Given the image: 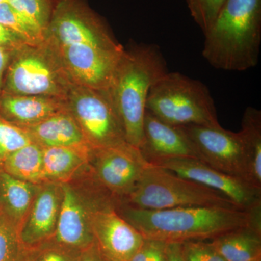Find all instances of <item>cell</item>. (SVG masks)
Here are the masks:
<instances>
[{
	"instance_id": "15",
	"label": "cell",
	"mask_w": 261,
	"mask_h": 261,
	"mask_svg": "<svg viewBox=\"0 0 261 261\" xmlns=\"http://www.w3.org/2000/svg\"><path fill=\"white\" fill-rule=\"evenodd\" d=\"M140 151L146 161L152 165L172 159L201 161L195 146L180 127L168 124L147 111Z\"/></svg>"
},
{
	"instance_id": "25",
	"label": "cell",
	"mask_w": 261,
	"mask_h": 261,
	"mask_svg": "<svg viewBox=\"0 0 261 261\" xmlns=\"http://www.w3.org/2000/svg\"><path fill=\"white\" fill-rule=\"evenodd\" d=\"M0 23L14 33L27 45H37L44 42L30 24L8 3L0 4Z\"/></svg>"
},
{
	"instance_id": "4",
	"label": "cell",
	"mask_w": 261,
	"mask_h": 261,
	"mask_svg": "<svg viewBox=\"0 0 261 261\" xmlns=\"http://www.w3.org/2000/svg\"><path fill=\"white\" fill-rule=\"evenodd\" d=\"M202 56L216 69L256 66L261 44V0H226L204 32Z\"/></svg>"
},
{
	"instance_id": "16",
	"label": "cell",
	"mask_w": 261,
	"mask_h": 261,
	"mask_svg": "<svg viewBox=\"0 0 261 261\" xmlns=\"http://www.w3.org/2000/svg\"><path fill=\"white\" fill-rule=\"evenodd\" d=\"M67 108L63 98L0 93V117L18 127L35 124Z\"/></svg>"
},
{
	"instance_id": "6",
	"label": "cell",
	"mask_w": 261,
	"mask_h": 261,
	"mask_svg": "<svg viewBox=\"0 0 261 261\" xmlns=\"http://www.w3.org/2000/svg\"><path fill=\"white\" fill-rule=\"evenodd\" d=\"M121 202L147 210L180 207L241 209L221 192L150 163L135 190Z\"/></svg>"
},
{
	"instance_id": "26",
	"label": "cell",
	"mask_w": 261,
	"mask_h": 261,
	"mask_svg": "<svg viewBox=\"0 0 261 261\" xmlns=\"http://www.w3.org/2000/svg\"><path fill=\"white\" fill-rule=\"evenodd\" d=\"M81 252L50 240L25 250L23 261H77Z\"/></svg>"
},
{
	"instance_id": "35",
	"label": "cell",
	"mask_w": 261,
	"mask_h": 261,
	"mask_svg": "<svg viewBox=\"0 0 261 261\" xmlns=\"http://www.w3.org/2000/svg\"><path fill=\"white\" fill-rule=\"evenodd\" d=\"M8 0H0V4H3V3H8Z\"/></svg>"
},
{
	"instance_id": "20",
	"label": "cell",
	"mask_w": 261,
	"mask_h": 261,
	"mask_svg": "<svg viewBox=\"0 0 261 261\" xmlns=\"http://www.w3.org/2000/svg\"><path fill=\"white\" fill-rule=\"evenodd\" d=\"M39 185L10 176L0 169V207L18 227L28 214Z\"/></svg>"
},
{
	"instance_id": "5",
	"label": "cell",
	"mask_w": 261,
	"mask_h": 261,
	"mask_svg": "<svg viewBox=\"0 0 261 261\" xmlns=\"http://www.w3.org/2000/svg\"><path fill=\"white\" fill-rule=\"evenodd\" d=\"M146 111L173 126H221L208 88L178 72H168L152 86Z\"/></svg>"
},
{
	"instance_id": "32",
	"label": "cell",
	"mask_w": 261,
	"mask_h": 261,
	"mask_svg": "<svg viewBox=\"0 0 261 261\" xmlns=\"http://www.w3.org/2000/svg\"><path fill=\"white\" fill-rule=\"evenodd\" d=\"M77 261H109L106 258L97 248L95 243L92 246L82 250Z\"/></svg>"
},
{
	"instance_id": "11",
	"label": "cell",
	"mask_w": 261,
	"mask_h": 261,
	"mask_svg": "<svg viewBox=\"0 0 261 261\" xmlns=\"http://www.w3.org/2000/svg\"><path fill=\"white\" fill-rule=\"evenodd\" d=\"M147 164L140 149L126 144L93 149L89 173L117 202H121L135 190Z\"/></svg>"
},
{
	"instance_id": "36",
	"label": "cell",
	"mask_w": 261,
	"mask_h": 261,
	"mask_svg": "<svg viewBox=\"0 0 261 261\" xmlns=\"http://www.w3.org/2000/svg\"><path fill=\"white\" fill-rule=\"evenodd\" d=\"M0 212H1V207H0Z\"/></svg>"
},
{
	"instance_id": "29",
	"label": "cell",
	"mask_w": 261,
	"mask_h": 261,
	"mask_svg": "<svg viewBox=\"0 0 261 261\" xmlns=\"http://www.w3.org/2000/svg\"><path fill=\"white\" fill-rule=\"evenodd\" d=\"M181 250L185 261H226L207 240L184 242Z\"/></svg>"
},
{
	"instance_id": "13",
	"label": "cell",
	"mask_w": 261,
	"mask_h": 261,
	"mask_svg": "<svg viewBox=\"0 0 261 261\" xmlns=\"http://www.w3.org/2000/svg\"><path fill=\"white\" fill-rule=\"evenodd\" d=\"M116 205L98 207L92 216L94 243L109 261H129L142 246V233L118 214Z\"/></svg>"
},
{
	"instance_id": "18",
	"label": "cell",
	"mask_w": 261,
	"mask_h": 261,
	"mask_svg": "<svg viewBox=\"0 0 261 261\" xmlns=\"http://www.w3.org/2000/svg\"><path fill=\"white\" fill-rule=\"evenodd\" d=\"M44 183H71L83 170L89 169L90 147H42Z\"/></svg>"
},
{
	"instance_id": "34",
	"label": "cell",
	"mask_w": 261,
	"mask_h": 261,
	"mask_svg": "<svg viewBox=\"0 0 261 261\" xmlns=\"http://www.w3.org/2000/svg\"><path fill=\"white\" fill-rule=\"evenodd\" d=\"M12 55L13 54H11L10 51L0 47V93L3 90L5 72H6L7 68L9 64Z\"/></svg>"
},
{
	"instance_id": "14",
	"label": "cell",
	"mask_w": 261,
	"mask_h": 261,
	"mask_svg": "<svg viewBox=\"0 0 261 261\" xmlns=\"http://www.w3.org/2000/svg\"><path fill=\"white\" fill-rule=\"evenodd\" d=\"M62 197L61 184L45 182L39 185L28 214L19 227V237L24 250L34 248L53 239Z\"/></svg>"
},
{
	"instance_id": "30",
	"label": "cell",
	"mask_w": 261,
	"mask_h": 261,
	"mask_svg": "<svg viewBox=\"0 0 261 261\" xmlns=\"http://www.w3.org/2000/svg\"><path fill=\"white\" fill-rule=\"evenodd\" d=\"M166 243L145 239L140 248L129 261H165Z\"/></svg>"
},
{
	"instance_id": "1",
	"label": "cell",
	"mask_w": 261,
	"mask_h": 261,
	"mask_svg": "<svg viewBox=\"0 0 261 261\" xmlns=\"http://www.w3.org/2000/svg\"><path fill=\"white\" fill-rule=\"evenodd\" d=\"M44 42L70 80L107 91L125 48L83 0H57Z\"/></svg>"
},
{
	"instance_id": "2",
	"label": "cell",
	"mask_w": 261,
	"mask_h": 261,
	"mask_svg": "<svg viewBox=\"0 0 261 261\" xmlns=\"http://www.w3.org/2000/svg\"><path fill=\"white\" fill-rule=\"evenodd\" d=\"M116 208L144 238L165 243L211 240L231 230L261 222V207L250 211L216 207L147 210L119 202Z\"/></svg>"
},
{
	"instance_id": "37",
	"label": "cell",
	"mask_w": 261,
	"mask_h": 261,
	"mask_svg": "<svg viewBox=\"0 0 261 261\" xmlns=\"http://www.w3.org/2000/svg\"><path fill=\"white\" fill-rule=\"evenodd\" d=\"M23 260H22V261H23Z\"/></svg>"
},
{
	"instance_id": "33",
	"label": "cell",
	"mask_w": 261,
	"mask_h": 261,
	"mask_svg": "<svg viewBox=\"0 0 261 261\" xmlns=\"http://www.w3.org/2000/svg\"><path fill=\"white\" fill-rule=\"evenodd\" d=\"M165 261H185L181 243H166Z\"/></svg>"
},
{
	"instance_id": "31",
	"label": "cell",
	"mask_w": 261,
	"mask_h": 261,
	"mask_svg": "<svg viewBox=\"0 0 261 261\" xmlns=\"http://www.w3.org/2000/svg\"><path fill=\"white\" fill-rule=\"evenodd\" d=\"M25 45L27 44L20 38L0 23V47L13 54Z\"/></svg>"
},
{
	"instance_id": "17",
	"label": "cell",
	"mask_w": 261,
	"mask_h": 261,
	"mask_svg": "<svg viewBox=\"0 0 261 261\" xmlns=\"http://www.w3.org/2000/svg\"><path fill=\"white\" fill-rule=\"evenodd\" d=\"M20 128L25 130L32 142L42 147L92 148L68 108L35 124Z\"/></svg>"
},
{
	"instance_id": "22",
	"label": "cell",
	"mask_w": 261,
	"mask_h": 261,
	"mask_svg": "<svg viewBox=\"0 0 261 261\" xmlns=\"http://www.w3.org/2000/svg\"><path fill=\"white\" fill-rule=\"evenodd\" d=\"M240 133L250 158L252 181L261 189V111L248 107L244 113Z\"/></svg>"
},
{
	"instance_id": "21",
	"label": "cell",
	"mask_w": 261,
	"mask_h": 261,
	"mask_svg": "<svg viewBox=\"0 0 261 261\" xmlns=\"http://www.w3.org/2000/svg\"><path fill=\"white\" fill-rule=\"evenodd\" d=\"M42 147L32 142L8 156L0 169L13 177L42 185Z\"/></svg>"
},
{
	"instance_id": "24",
	"label": "cell",
	"mask_w": 261,
	"mask_h": 261,
	"mask_svg": "<svg viewBox=\"0 0 261 261\" xmlns=\"http://www.w3.org/2000/svg\"><path fill=\"white\" fill-rule=\"evenodd\" d=\"M24 253L18 226L0 212V261H22Z\"/></svg>"
},
{
	"instance_id": "19",
	"label": "cell",
	"mask_w": 261,
	"mask_h": 261,
	"mask_svg": "<svg viewBox=\"0 0 261 261\" xmlns=\"http://www.w3.org/2000/svg\"><path fill=\"white\" fill-rule=\"evenodd\" d=\"M210 242L226 261H261V222L231 230Z\"/></svg>"
},
{
	"instance_id": "7",
	"label": "cell",
	"mask_w": 261,
	"mask_h": 261,
	"mask_svg": "<svg viewBox=\"0 0 261 261\" xmlns=\"http://www.w3.org/2000/svg\"><path fill=\"white\" fill-rule=\"evenodd\" d=\"M11 58L2 92L66 99L73 82L45 42L25 45Z\"/></svg>"
},
{
	"instance_id": "12",
	"label": "cell",
	"mask_w": 261,
	"mask_h": 261,
	"mask_svg": "<svg viewBox=\"0 0 261 261\" xmlns=\"http://www.w3.org/2000/svg\"><path fill=\"white\" fill-rule=\"evenodd\" d=\"M155 165L221 192L243 210L261 207L260 189L242 178L221 172L199 160H167Z\"/></svg>"
},
{
	"instance_id": "10",
	"label": "cell",
	"mask_w": 261,
	"mask_h": 261,
	"mask_svg": "<svg viewBox=\"0 0 261 261\" xmlns=\"http://www.w3.org/2000/svg\"><path fill=\"white\" fill-rule=\"evenodd\" d=\"M179 127L195 146L201 161L254 186L250 158L240 132L224 129L221 126L187 125Z\"/></svg>"
},
{
	"instance_id": "27",
	"label": "cell",
	"mask_w": 261,
	"mask_h": 261,
	"mask_svg": "<svg viewBox=\"0 0 261 261\" xmlns=\"http://www.w3.org/2000/svg\"><path fill=\"white\" fill-rule=\"evenodd\" d=\"M31 142L23 128L0 117V166L8 156Z\"/></svg>"
},
{
	"instance_id": "9",
	"label": "cell",
	"mask_w": 261,
	"mask_h": 261,
	"mask_svg": "<svg viewBox=\"0 0 261 261\" xmlns=\"http://www.w3.org/2000/svg\"><path fill=\"white\" fill-rule=\"evenodd\" d=\"M61 186V210L51 240L81 252L94 244L91 223L94 211L102 206L116 205V201L97 182L84 195L71 183Z\"/></svg>"
},
{
	"instance_id": "8",
	"label": "cell",
	"mask_w": 261,
	"mask_h": 261,
	"mask_svg": "<svg viewBox=\"0 0 261 261\" xmlns=\"http://www.w3.org/2000/svg\"><path fill=\"white\" fill-rule=\"evenodd\" d=\"M66 99L68 110L92 149L128 144L121 121L106 91L73 83Z\"/></svg>"
},
{
	"instance_id": "28",
	"label": "cell",
	"mask_w": 261,
	"mask_h": 261,
	"mask_svg": "<svg viewBox=\"0 0 261 261\" xmlns=\"http://www.w3.org/2000/svg\"><path fill=\"white\" fill-rule=\"evenodd\" d=\"M192 18L205 32L217 16L226 0H185Z\"/></svg>"
},
{
	"instance_id": "3",
	"label": "cell",
	"mask_w": 261,
	"mask_h": 261,
	"mask_svg": "<svg viewBox=\"0 0 261 261\" xmlns=\"http://www.w3.org/2000/svg\"><path fill=\"white\" fill-rule=\"evenodd\" d=\"M168 72L159 46L137 44L124 49L107 91L126 142L140 149L143 142L146 103L151 87Z\"/></svg>"
},
{
	"instance_id": "23",
	"label": "cell",
	"mask_w": 261,
	"mask_h": 261,
	"mask_svg": "<svg viewBox=\"0 0 261 261\" xmlns=\"http://www.w3.org/2000/svg\"><path fill=\"white\" fill-rule=\"evenodd\" d=\"M57 0H8V3L44 39Z\"/></svg>"
}]
</instances>
